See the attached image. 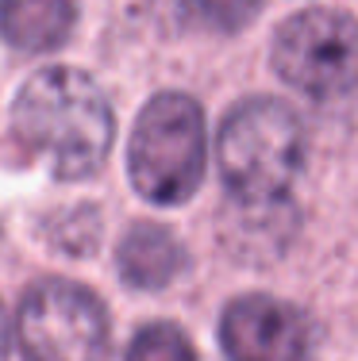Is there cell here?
<instances>
[{"label": "cell", "mask_w": 358, "mask_h": 361, "mask_svg": "<svg viewBox=\"0 0 358 361\" xmlns=\"http://www.w3.org/2000/svg\"><path fill=\"white\" fill-rule=\"evenodd\" d=\"M127 361H197L193 342L169 323H150L135 334Z\"/></svg>", "instance_id": "obj_9"}, {"label": "cell", "mask_w": 358, "mask_h": 361, "mask_svg": "<svg viewBox=\"0 0 358 361\" xmlns=\"http://www.w3.org/2000/svg\"><path fill=\"white\" fill-rule=\"evenodd\" d=\"M181 243L158 223H139L119 243V273L135 288H162L181 273Z\"/></svg>", "instance_id": "obj_8"}, {"label": "cell", "mask_w": 358, "mask_h": 361, "mask_svg": "<svg viewBox=\"0 0 358 361\" xmlns=\"http://www.w3.org/2000/svg\"><path fill=\"white\" fill-rule=\"evenodd\" d=\"M220 342L232 361H304L312 331L297 307L274 296H243L224 312Z\"/></svg>", "instance_id": "obj_6"}, {"label": "cell", "mask_w": 358, "mask_h": 361, "mask_svg": "<svg viewBox=\"0 0 358 361\" xmlns=\"http://www.w3.org/2000/svg\"><path fill=\"white\" fill-rule=\"evenodd\" d=\"M193 4H197V12L220 31H239L254 12H258V0H193Z\"/></svg>", "instance_id": "obj_10"}, {"label": "cell", "mask_w": 358, "mask_h": 361, "mask_svg": "<svg viewBox=\"0 0 358 361\" xmlns=\"http://www.w3.org/2000/svg\"><path fill=\"white\" fill-rule=\"evenodd\" d=\"M127 169L150 204L189 200L204 177V111L197 100L181 92H158L139 111Z\"/></svg>", "instance_id": "obj_3"}, {"label": "cell", "mask_w": 358, "mask_h": 361, "mask_svg": "<svg viewBox=\"0 0 358 361\" xmlns=\"http://www.w3.org/2000/svg\"><path fill=\"white\" fill-rule=\"evenodd\" d=\"M12 135L20 139V150L54 177L78 180L105 166L116 119L89 73L50 66L20 89L12 104Z\"/></svg>", "instance_id": "obj_1"}, {"label": "cell", "mask_w": 358, "mask_h": 361, "mask_svg": "<svg viewBox=\"0 0 358 361\" xmlns=\"http://www.w3.org/2000/svg\"><path fill=\"white\" fill-rule=\"evenodd\" d=\"M304 161V131L293 108L274 97H251L220 127V173L243 208H270L289 192Z\"/></svg>", "instance_id": "obj_2"}, {"label": "cell", "mask_w": 358, "mask_h": 361, "mask_svg": "<svg viewBox=\"0 0 358 361\" xmlns=\"http://www.w3.org/2000/svg\"><path fill=\"white\" fill-rule=\"evenodd\" d=\"M23 361H105L108 315L89 288L73 281H39L16 315Z\"/></svg>", "instance_id": "obj_4"}, {"label": "cell", "mask_w": 358, "mask_h": 361, "mask_svg": "<svg viewBox=\"0 0 358 361\" xmlns=\"http://www.w3.org/2000/svg\"><path fill=\"white\" fill-rule=\"evenodd\" d=\"M78 0H0V35L16 50L47 54L73 35Z\"/></svg>", "instance_id": "obj_7"}, {"label": "cell", "mask_w": 358, "mask_h": 361, "mask_svg": "<svg viewBox=\"0 0 358 361\" xmlns=\"http://www.w3.org/2000/svg\"><path fill=\"white\" fill-rule=\"evenodd\" d=\"M8 357V315H4V304H0V361Z\"/></svg>", "instance_id": "obj_11"}, {"label": "cell", "mask_w": 358, "mask_h": 361, "mask_svg": "<svg viewBox=\"0 0 358 361\" xmlns=\"http://www.w3.org/2000/svg\"><path fill=\"white\" fill-rule=\"evenodd\" d=\"M274 70L309 97H343L358 85V20L339 8H309L281 23Z\"/></svg>", "instance_id": "obj_5"}]
</instances>
